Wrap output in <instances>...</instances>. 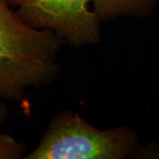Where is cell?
I'll use <instances>...</instances> for the list:
<instances>
[{
  "instance_id": "6da1fadb",
  "label": "cell",
  "mask_w": 159,
  "mask_h": 159,
  "mask_svg": "<svg viewBox=\"0 0 159 159\" xmlns=\"http://www.w3.org/2000/svg\"><path fill=\"white\" fill-rule=\"evenodd\" d=\"M62 42L51 30L37 29L0 0V97L22 101L30 88L52 83L60 73Z\"/></svg>"
},
{
  "instance_id": "7a4b0ae2",
  "label": "cell",
  "mask_w": 159,
  "mask_h": 159,
  "mask_svg": "<svg viewBox=\"0 0 159 159\" xmlns=\"http://www.w3.org/2000/svg\"><path fill=\"white\" fill-rule=\"evenodd\" d=\"M156 146H141L135 131L125 125L100 129L76 112L57 113L38 145L25 159L153 158Z\"/></svg>"
},
{
  "instance_id": "277c9868",
  "label": "cell",
  "mask_w": 159,
  "mask_h": 159,
  "mask_svg": "<svg viewBox=\"0 0 159 159\" xmlns=\"http://www.w3.org/2000/svg\"><path fill=\"white\" fill-rule=\"evenodd\" d=\"M92 5L101 21L109 22L121 17L152 15L159 0H92Z\"/></svg>"
},
{
  "instance_id": "3957f363",
  "label": "cell",
  "mask_w": 159,
  "mask_h": 159,
  "mask_svg": "<svg viewBox=\"0 0 159 159\" xmlns=\"http://www.w3.org/2000/svg\"><path fill=\"white\" fill-rule=\"evenodd\" d=\"M18 16L37 29L51 30L62 43L76 48L101 42V20L92 0H8Z\"/></svg>"
},
{
  "instance_id": "5b68a950",
  "label": "cell",
  "mask_w": 159,
  "mask_h": 159,
  "mask_svg": "<svg viewBox=\"0 0 159 159\" xmlns=\"http://www.w3.org/2000/svg\"><path fill=\"white\" fill-rule=\"evenodd\" d=\"M26 146L13 136L0 131V159H25Z\"/></svg>"
},
{
  "instance_id": "8992f818",
  "label": "cell",
  "mask_w": 159,
  "mask_h": 159,
  "mask_svg": "<svg viewBox=\"0 0 159 159\" xmlns=\"http://www.w3.org/2000/svg\"><path fill=\"white\" fill-rule=\"evenodd\" d=\"M5 101L6 100L0 97V127L5 123V121L9 116V110L7 108Z\"/></svg>"
}]
</instances>
